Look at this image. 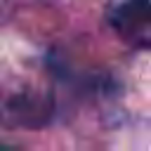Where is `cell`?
<instances>
[{
	"mask_svg": "<svg viewBox=\"0 0 151 151\" xmlns=\"http://www.w3.org/2000/svg\"><path fill=\"white\" fill-rule=\"evenodd\" d=\"M109 21L125 42L151 47V0H123L113 7Z\"/></svg>",
	"mask_w": 151,
	"mask_h": 151,
	"instance_id": "obj_1",
	"label": "cell"
},
{
	"mask_svg": "<svg viewBox=\"0 0 151 151\" xmlns=\"http://www.w3.org/2000/svg\"><path fill=\"white\" fill-rule=\"evenodd\" d=\"M0 151H5V149H0Z\"/></svg>",
	"mask_w": 151,
	"mask_h": 151,
	"instance_id": "obj_2",
	"label": "cell"
}]
</instances>
